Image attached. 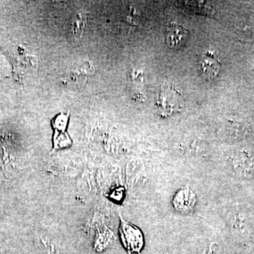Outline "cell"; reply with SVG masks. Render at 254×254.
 I'll return each mask as SVG.
<instances>
[{"mask_svg":"<svg viewBox=\"0 0 254 254\" xmlns=\"http://www.w3.org/2000/svg\"><path fill=\"white\" fill-rule=\"evenodd\" d=\"M120 232L124 247L128 251V254H141L144 245L143 233L138 227L125 220L120 214Z\"/></svg>","mask_w":254,"mask_h":254,"instance_id":"obj_1","label":"cell"},{"mask_svg":"<svg viewBox=\"0 0 254 254\" xmlns=\"http://www.w3.org/2000/svg\"><path fill=\"white\" fill-rule=\"evenodd\" d=\"M158 114L161 116H170L181 109V95L170 86L162 87L157 100Z\"/></svg>","mask_w":254,"mask_h":254,"instance_id":"obj_2","label":"cell"},{"mask_svg":"<svg viewBox=\"0 0 254 254\" xmlns=\"http://www.w3.org/2000/svg\"><path fill=\"white\" fill-rule=\"evenodd\" d=\"M197 198L193 190L190 187L180 189L174 195L173 204L177 211L182 213L191 212L196 204Z\"/></svg>","mask_w":254,"mask_h":254,"instance_id":"obj_3","label":"cell"},{"mask_svg":"<svg viewBox=\"0 0 254 254\" xmlns=\"http://www.w3.org/2000/svg\"><path fill=\"white\" fill-rule=\"evenodd\" d=\"M190 32L177 23H172L167 28L166 43L170 49L179 50L186 45Z\"/></svg>","mask_w":254,"mask_h":254,"instance_id":"obj_4","label":"cell"},{"mask_svg":"<svg viewBox=\"0 0 254 254\" xmlns=\"http://www.w3.org/2000/svg\"><path fill=\"white\" fill-rule=\"evenodd\" d=\"M235 170L240 176L247 180L254 179V160L246 153H240L233 160Z\"/></svg>","mask_w":254,"mask_h":254,"instance_id":"obj_5","label":"cell"},{"mask_svg":"<svg viewBox=\"0 0 254 254\" xmlns=\"http://www.w3.org/2000/svg\"><path fill=\"white\" fill-rule=\"evenodd\" d=\"M93 71V65L89 62H80L68 69L66 76L71 83H83L91 76Z\"/></svg>","mask_w":254,"mask_h":254,"instance_id":"obj_6","label":"cell"},{"mask_svg":"<svg viewBox=\"0 0 254 254\" xmlns=\"http://www.w3.org/2000/svg\"><path fill=\"white\" fill-rule=\"evenodd\" d=\"M200 67L205 77L208 79H213L218 74L220 66L215 54L209 51L202 58Z\"/></svg>","mask_w":254,"mask_h":254,"instance_id":"obj_7","label":"cell"},{"mask_svg":"<svg viewBox=\"0 0 254 254\" xmlns=\"http://www.w3.org/2000/svg\"><path fill=\"white\" fill-rule=\"evenodd\" d=\"M85 22H86V17L84 15L79 14L73 18L71 27L72 30L71 32L75 36H79L83 32V28L85 27Z\"/></svg>","mask_w":254,"mask_h":254,"instance_id":"obj_8","label":"cell"}]
</instances>
